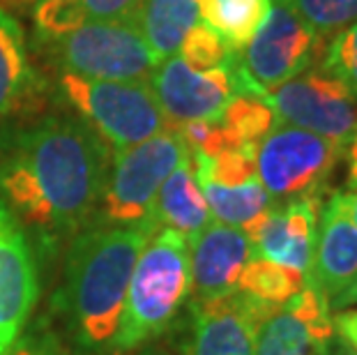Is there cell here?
I'll use <instances>...</instances> for the list:
<instances>
[{"instance_id": "cell-35", "label": "cell", "mask_w": 357, "mask_h": 355, "mask_svg": "<svg viewBox=\"0 0 357 355\" xmlns=\"http://www.w3.org/2000/svg\"><path fill=\"white\" fill-rule=\"evenodd\" d=\"M348 201H351V215H353L355 226H357V185L348 190Z\"/></svg>"}, {"instance_id": "cell-5", "label": "cell", "mask_w": 357, "mask_h": 355, "mask_svg": "<svg viewBox=\"0 0 357 355\" xmlns=\"http://www.w3.org/2000/svg\"><path fill=\"white\" fill-rule=\"evenodd\" d=\"M187 157L185 139L173 130L132 148L116 150L102 194L104 217L116 226H134L148 233L159 231L153 217L157 192Z\"/></svg>"}, {"instance_id": "cell-21", "label": "cell", "mask_w": 357, "mask_h": 355, "mask_svg": "<svg viewBox=\"0 0 357 355\" xmlns=\"http://www.w3.org/2000/svg\"><path fill=\"white\" fill-rule=\"evenodd\" d=\"M305 284H307V275L300 273V270L279 266V263L254 256V259L242 268L235 291H240L242 296L261 302V305L281 309L286 302H291L302 289H305Z\"/></svg>"}, {"instance_id": "cell-20", "label": "cell", "mask_w": 357, "mask_h": 355, "mask_svg": "<svg viewBox=\"0 0 357 355\" xmlns=\"http://www.w3.org/2000/svg\"><path fill=\"white\" fill-rule=\"evenodd\" d=\"M332 346L286 305L268 316L256 335V355H328Z\"/></svg>"}, {"instance_id": "cell-34", "label": "cell", "mask_w": 357, "mask_h": 355, "mask_svg": "<svg viewBox=\"0 0 357 355\" xmlns=\"http://www.w3.org/2000/svg\"><path fill=\"white\" fill-rule=\"evenodd\" d=\"M37 0H0V10H28Z\"/></svg>"}, {"instance_id": "cell-9", "label": "cell", "mask_w": 357, "mask_h": 355, "mask_svg": "<svg viewBox=\"0 0 357 355\" xmlns=\"http://www.w3.org/2000/svg\"><path fill=\"white\" fill-rule=\"evenodd\" d=\"M277 123L348 143L357 127V97L325 70L302 72L265 95Z\"/></svg>"}, {"instance_id": "cell-29", "label": "cell", "mask_w": 357, "mask_h": 355, "mask_svg": "<svg viewBox=\"0 0 357 355\" xmlns=\"http://www.w3.org/2000/svg\"><path fill=\"white\" fill-rule=\"evenodd\" d=\"M5 355H67V351L60 344V339L51 332L30 330L21 332L19 339L7 349Z\"/></svg>"}, {"instance_id": "cell-24", "label": "cell", "mask_w": 357, "mask_h": 355, "mask_svg": "<svg viewBox=\"0 0 357 355\" xmlns=\"http://www.w3.org/2000/svg\"><path fill=\"white\" fill-rule=\"evenodd\" d=\"M293 12L323 40L357 21V0H286Z\"/></svg>"}, {"instance_id": "cell-7", "label": "cell", "mask_w": 357, "mask_h": 355, "mask_svg": "<svg viewBox=\"0 0 357 355\" xmlns=\"http://www.w3.org/2000/svg\"><path fill=\"white\" fill-rule=\"evenodd\" d=\"M344 150L346 143L275 123L256 146V178L275 206L321 196Z\"/></svg>"}, {"instance_id": "cell-10", "label": "cell", "mask_w": 357, "mask_h": 355, "mask_svg": "<svg viewBox=\"0 0 357 355\" xmlns=\"http://www.w3.org/2000/svg\"><path fill=\"white\" fill-rule=\"evenodd\" d=\"M233 58L208 72L192 70L180 56H171L157 65L148 81L173 132L189 120H219L231 97L238 95Z\"/></svg>"}, {"instance_id": "cell-13", "label": "cell", "mask_w": 357, "mask_h": 355, "mask_svg": "<svg viewBox=\"0 0 357 355\" xmlns=\"http://www.w3.org/2000/svg\"><path fill=\"white\" fill-rule=\"evenodd\" d=\"M37 300V270L24 229L0 206V355L17 342Z\"/></svg>"}, {"instance_id": "cell-36", "label": "cell", "mask_w": 357, "mask_h": 355, "mask_svg": "<svg viewBox=\"0 0 357 355\" xmlns=\"http://www.w3.org/2000/svg\"><path fill=\"white\" fill-rule=\"evenodd\" d=\"M328 355H353V353H351V351H348V349H344V346H339V349H337V351H334V346H332V351H330Z\"/></svg>"}, {"instance_id": "cell-23", "label": "cell", "mask_w": 357, "mask_h": 355, "mask_svg": "<svg viewBox=\"0 0 357 355\" xmlns=\"http://www.w3.org/2000/svg\"><path fill=\"white\" fill-rule=\"evenodd\" d=\"M224 130H229L238 141L245 146H258L265 134L275 127L277 118L275 111L270 109V104L265 102V97L238 93L231 97V102L226 104L222 116L217 120Z\"/></svg>"}, {"instance_id": "cell-12", "label": "cell", "mask_w": 357, "mask_h": 355, "mask_svg": "<svg viewBox=\"0 0 357 355\" xmlns=\"http://www.w3.org/2000/svg\"><path fill=\"white\" fill-rule=\"evenodd\" d=\"M307 282L328 298L330 307L357 284V226L348 192H334L318 215Z\"/></svg>"}, {"instance_id": "cell-2", "label": "cell", "mask_w": 357, "mask_h": 355, "mask_svg": "<svg viewBox=\"0 0 357 355\" xmlns=\"http://www.w3.org/2000/svg\"><path fill=\"white\" fill-rule=\"evenodd\" d=\"M150 236L134 226H104L74 238L58 302L81 346L111 349L136 259Z\"/></svg>"}, {"instance_id": "cell-19", "label": "cell", "mask_w": 357, "mask_h": 355, "mask_svg": "<svg viewBox=\"0 0 357 355\" xmlns=\"http://www.w3.org/2000/svg\"><path fill=\"white\" fill-rule=\"evenodd\" d=\"M199 185L212 219L242 231L249 229L256 219H261L275 206L258 178H252L249 183L235 187L212 183V180H199Z\"/></svg>"}, {"instance_id": "cell-16", "label": "cell", "mask_w": 357, "mask_h": 355, "mask_svg": "<svg viewBox=\"0 0 357 355\" xmlns=\"http://www.w3.org/2000/svg\"><path fill=\"white\" fill-rule=\"evenodd\" d=\"M37 100L40 81L28 60L24 28L0 10V120L35 107Z\"/></svg>"}, {"instance_id": "cell-6", "label": "cell", "mask_w": 357, "mask_h": 355, "mask_svg": "<svg viewBox=\"0 0 357 355\" xmlns=\"http://www.w3.org/2000/svg\"><path fill=\"white\" fill-rule=\"evenodd\" d=\"M325 40L316 35L286 0H270V12L256 35L233 58L238 93L265 97L288 79L307 72Z\"/></svg>"}, {"instance_id": "cell-14", "label": "cell", "mask_w": 357, "mask_h": 355, "mask_svg": "<svg viewBox=\"0 0 357 355\" xmlns=\"http://www.w3.org/2000/svg\"><path fill=\"white\" fill-rule=\"evenodd\" d=\"M252 259L254 247L247 233L212 219L201 233L189 238L192 305L233 293L242 268Z\"/></svg>"}, {"instance_id": "cell-18", "label": "cell", "mask_w": 357, "mask_h": 355, "mask_svg": "<svg viewBox=\"0 0 357 355\" xmlns=\"http://www.w3.org/2000/svg\"><path fill=\"white\" fill-rule=\"evenodd\" d=\"M201 14L203 0H143L134 21L150 51L162 63L178 54L189 30L203 21Z\"/></svg>"}, {"instance_id": "cell-3", "label": "cell", "mask_w": 357, "mask_h": 355, "mask_svg": "<svg viewBox=\"0 0 357 355\" xmlns=\"http://www.w3.org/2000/svg\"><path fill=\"white\" fill-rule=\"evenodd\" d=\"M189 298V240L173 229H159L136 259L111 349L132 353L166 335Z\"/></svg>"}, {"instance_id": "cell-25", "label": "cell", "mask_w": 357, "mask_h": 355, "mask_svg": "<svg viewBox=\"0 0 357 355\" xmlns=\"http://www.w3.org/2000/svg\"><path fill=\"white\" fill-rule=\"evenodd\" d=\"M235 51L219 37L210 26H205L203 21L199 26L189 30L185 42L180 44L178 56L192 67V70L208 72L217 70V67L226 65L233 58Z\"/></svg>"}, {"instance_id": "cell-31", "label": "cell", "mask_w": 357, "mask_h": 355, "mask_svg": "<svg viewBox=\"0 0 357 355\" xmlns=\"http://www.w3.org/2000/svg\"><path fill=\"white\" fill-rule=\"evenodd\" d=\"M136 355H189L187 353V339H155V342L146 344V351Z\"/></svg>"}, {"instance_id": "cell-27", "label": "cell", "mask_w": 357, "mask_h": 355, "mask_svg": "<svg viewBox=\"0 0 357 355\" xmlns=\"http://www.w3.org/2000/svg\"><path fill=\"white\" fill-rule=\"evenodd\" d=\"M321 70L337 77L357 97V21L330 40L323 51Z\"/></svg>"}, {"instance_id": "cell-15", "label": "cell", "mask_w": 357, "mask_h": 355, "mask_svg": "<svg viewBox=\"0 0 357 355\" xmlns=\"http://www.w3.org/2000/svg\"><path fill=\"white\" fill-rule=\"evenodd\" d=\"M321 215V196L272 206L261 219L245 229L254 256L279 266L309 273L316 245V226Z\"/></svg>"}, {"instance_id": "cell-8", "label": "cell", "mask_w": 357, "mask_h": 355, "mask_svg": "<svg viewBox=\"0 0 357 355\" xmlns=\"http://www.w3.org/2000/svg\"><path fill=\"white\" fill-rule=\"evenodd\" d=\"M42 42L51 47L63 72L86 79L148 81L159 65L134 19L88 21L72 33Z\"/></svg>"}, {"instance_id": "cell-17", "label": "cell", "mask_w": 357, "mask_h": 355, "mask_svg": "<svg viewBox=\"0 0 357 355\" xmlns=\"http://www.w3.org/2000/svg\"><path fill=\"white\" fill-rule=\"evenodd\" d=\"M153 217L157 229H173L187 240L201 233L212 222L210 208L205 203L199 180H196L192 157L182 160L159 187Z\"/></svg>"}, {"instance_id": "cell-26", "label": "cell", "mask_w": 357, "mask_h": 355, "mask_svg": "<svg viewBox=\"0 0 357 355\" xmlns=\"http://www.w3.org/2000/svg\"><path fill=\"white\" fill-rule=\"evenodd\" d=\"M33 17L37 37L42 40H56V37L88 24L79 0H37Z\"/></svg>"}, {"instance_id": "cell-1", "label": "cell", "mask_w": 357, "mask_h": 355, "mask_svg": "<svg viewBox=\"0 0 357 355\" xmlns=\"http://www.w3.org/2000/svg\"><path fill=\"white\" fill-rule=\"evenodd\" d=\"M109 153L83 120L51 116L21 132L0 162V192L28 224L79 231L102 201Z\"/></svg>"}, {"instance_id": "cell-33", "label": "cell", "mask_w": 357, "mask_h": 355, "mask_svg": "<svg viewBox=\"0 0 357 355\" xmlns=\"http://www.w3.org/2000/svg\"><path fill=\"white\" fill-rule=\"evenodd\" d=\"M344 307H357V284L353 289H348L344 296H341L337 302L332 305V312H337V309H344Z\"/></svg>"}, {"instance_id": "cell-32", "label": "cell", "mask_w": 357, "mask_h": 355, "mask_svg": "<svg viewBox=\"0 0 357 355\" xmlns=\"http://www.w3.org/2000/svg\"><path fill=\"white\" fill-rule=\"evenodd\" d=\"M344 157L348 162V190L357 185V127L355 132L351 134V139L346 143V150H344Z\"/></svg>"}, {"instance_id": "cell-28", "label": "cell", "mask_w": 357, "mask_h": 355, "mask_svg": "<svg viewBox=\"0 0 357 355\" xmlns=\"http://www.w3.org/2000/svg\"><path fill=\"white\" fill-rule=\"evenodd\" d=\"M88 21H127L134 19L143 0H79Z\"/></svg>"}, {"instance_id": "cell-4", "label": "cell", "mask_w": 357, "mask_h": 355, "mask_svg": "<svg viewBox=\"0 0 357 355\" xmlns=\"http://www.w3.org/2000/svg\"><path fill=\"white\" fill-rule=\"evenodd\" d=\"M58 90L83 123L116 150L173 130L148 81H100L63 72Z\"/></svg>"}, {"instance_id": "cell-30", "label": "cell", "mask_w": 357, "mask_h": 355, "mask_svg": "<svg viewBox=\"0 0 357 355\" xmlns=\"http://www.w3.org/2000/svg\"><path fill=\"white\" fill-rule=\"evenodd\" d=\"M334 319V335L339 344L357 355V307H344L332 312Z\"/></svg>"}, {"instance_id": "cell-11", "label": "cell", "mask_w": 357, "mask_h": 355, "mask_svg": "<svg viewBox=\"0 0 357 355\" xmlns=\"http://www.w3.org/2000/svg\"><path fill=\"white\" fill-rule=\"evenodd\" d=\"M277 309L233 291L229 296L192 305L189 355H256L261 323Z\"/></svg>"}, {"instance_id": "cell-22", "label": "cell", "mask_w": 357, "mask_h": 355, "mask_svg": "<svg viewBox=\"0 0 357 355\" xmlns=\"http://www.w3.org/2000/svg\"><path fill=\"white\" fill-rule=\"evenodd\" d=\"M270 12V0H203V24L233 51H242Z\"/></svg>"}]
</instances>
